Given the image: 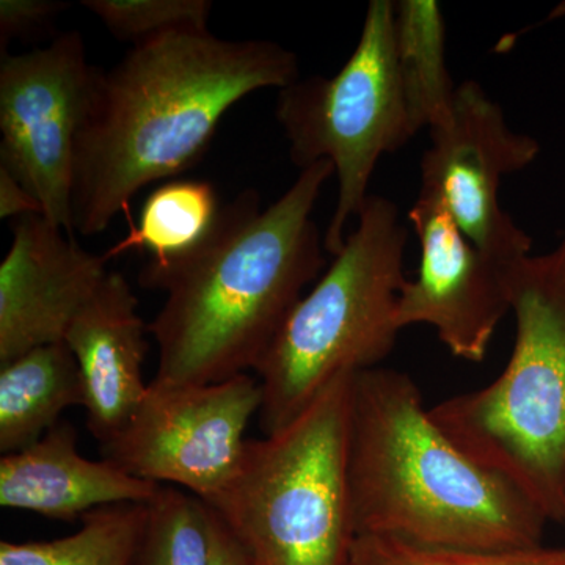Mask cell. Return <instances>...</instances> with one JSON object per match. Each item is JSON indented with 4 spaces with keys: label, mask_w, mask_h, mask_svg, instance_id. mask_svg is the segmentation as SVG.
<instances>
[{
    "label": "cell",
    "mask_w": 565,
    "mask_h": 565,
    "mask_svg": "<svg viewBox=\"0 0 565 565\" xmlns=\"http://www.w3.org/2000/svg\"><path fill=\"white\" fill-rule=\"evenodd\" d=\"M332 174V162L313 163L267 207L247 189L200 243L148 259L139 285L167 296L148 323L159 349L152 381L211 385L256 370L326 267L311 214Z\"/></svg>",
    "instance_id": "6da1fadb"
},
{
    "label": "cell",
    "mask_w": 565,
    "mask_h": 565,
    "mask_svg": "<svg viewBox=\"0 0 565 565\" xmlns=\"http://www.w3.org/2000/svg\"><path fill=\"white\" fill-rule=\"evenodd\" d=\"M300 79L299 58L267 40H223L182 29L139 44L103 70L76 147L73 232L98 236L134 196L188 172L223 115L263 88Z\"/></svg>",
    "instance_id": "7a4b0ae2"
},
{
    "label": "cell",
    "mask_w": 565,
    "mask_h": 565,
    "mask_svg": "<svg viewBox=\"0 0 565 565\" xmlns=\"http://www.w3.org/2000/svg\"><path fill=\"white\" fill-rule=\"evenodd\" d=\"M348 476L356 535L514 552L541 546L548 523L503 476L465 455L414 379L396 370L353 377Z\"/></svg>",
    "instance_id": "3957f363"
},
{
    "label": "cell",
    "mask_w": 565,
    "mask_h": 565,
    "mask_svg": "<svg viewBox=\"0 0 565 565\" xmlns=\"http://www.w3.org/2000/svg\"><path fill=\"white\" fill-rule=\"evenodd\" d=\"M515 344L503 373L430 416L548 522L565 523V230L555 250L504 266Z\"/></svg>",
    "instance_id": "277c9868"
},
{
    "label": "cell",
    "mask_w": 565,
    "mask_h": 565,
    "mask_svg": "<svg viewBox=\"0 0 565 565\" xmlns=\"http://www.w3.org/2000/svg\"><path fill=\"white\" fill-rule=\"evenodd\" d=\"M356 217L343 250L256 366L264 435L294 422L338 375L377 367L396 344L408 232L396 204L381 195L367 196Z\"/></svg>",
    "instance_id": "5b68a950"
},
{
    "label": "cell",
    "mask_w": 565,
    "mask_h": 565,
    "mask_svg": "<svg viewBox=\"0 0 565 565\" xmlns=\"http://www.w3.org/2000/svg\"><path fill=\"white\" fill-rule=\"evenodd\" d=\"M356 373L333 379L288 426L248 440L210 508L253 565H345L355 541L348 456Z\"/></svg>",
    "instance_id": "8992f818"
},
{
    "label": "cell",
    "mask_w": 565,
    "mask_h": 565,
    "mask_svg": "<svg viewBox=\"0 0 565 565\" xmlns=\"http://www.w3.org/2000/svg\"><path fill=\"white\" fill-rule=\"evenodd\" d=\"M277 120L300 172L316 162H332L340 191L323 248L337 256L349 221L370 196L379 159L427 128L405 73L396 2L370 3L359 43L334 76H311L282 88Z\"/></svg>",
    "instance_id": "52a82bcc"
},
{
    "label": "cell",
    "mask_w": 565,
    "mask_h": 565,
    "mask_svg": "<svg viewBox=\"0 0 565 565\" xmlns=\"http://www.w3.org/2000/svg\"><path fill=\"white\" fill-rule=\"evenodd\" d=\"M99 73L77 31L24 54L6 52L0 63V169L13 174L39 200L44 217L71 236L77 140Z\"/></svg>",
    "instance_id": "ba28073f"
},
{
    "label": "cell",
    "mask_w": 565,
    "mask_h": 565,
    "mask_svg": "<svg viewBox=\"0 0 565 565\" xmlns=\"http://www.w3.org/2000/svg\"><path fill=\"white\" fill-rule=\"evenodd\" d=\"M262 405V384L248 374L211 385L152 381L102 452L134 478L182 487L211 504L239 470L245 430Z\"/></svg>",
    "instance_id": "9c48e42d"
},
{
    "label": "cell",
    "mask_w": 565,
    "mask_h": 565,
    "mask_svg": "<svg viewBox=\"0 0 565 565\" xmlns=\"http://www.w3.org/2000/svg\"><path fill=\"white\" fill-rule=\"evenodd\" d=\"M429 136L419 195L440 203L468 241L498 262L530 255L533 241L501 207L500 185L537 159L539 141L512 131L476 81L456 87Z\"/></svg>",
    "instance_id": "30bf717a"
},
{
    "label": "cell",
    "mask_w": 565,
    "mask_h": 565,
    "mask_svg": "<svg viewBox=\"0 0 565 565\" xmlns=\"http://www.w3.org/2000/svg\"><path fill=\"white\" fill-rule=\"evenodd\" d=\"M408 218L422 256L415 280H405L397 297V327H433L457 359L484 362L498 326L511 311L505 263L471 244L429 196H418Z\"/></svg>",
    "instance_id": "8fae6325"
},
{
    "label": "cell",
    "mask_w": 565,
    "mask_h": 565,
    "mask_svg": "<svg viewBox=\"0 0 565 565\" xmlns=\"http://www.w3.org/2000/svg\"><path fill=\"white\" fill-rule=\"evenodd\" d=\"M106 264V256L85 250L44 215L14 221L0 264V364L65 341L110 273Z\"/></svg>",
    "instance_id": "7c38bea8"
},
{
    "label": "cell",
    "mask_w": 565,
    "mask_h": 565,
    "mask_svg": "<svg viewBox=\"0 0 565 565\" xmlns=\"http://www.w3.org/2000/svg\"><path fill=\"white\" fill-rule=\"evenodd\" d=\"M148 333L139 300L120 273L107 274L66 333L79 364L87 427L99 445L120 433L147 392Z\"/></svg>",
    "instance_id": "4fadbf2b"
},
{
    "label": "cell",
    "mask_w": 565,
    "mask_h": 565,
    "mask_svg": "<svg viewBox=\"0 0 565 565\" xmlns=\"http://www.w3.org/2000/svg\"><path fill=\"white\" fill-rule=\"evenodd\" d=\"M159 489L109 460L82 457L76 427L66 422L22 451L0 459V505L61 522L81 520L106 505L148 503Z\"/></svg>",
    "instance_id": "5bb4252c"
},
{
    "label": "cell",
    "mask_w": 565,
    "mask_h": 565,
    "mask_svg": "<svg viewBox=\"0 0 565 565\" xmlns=\"http://www.w3.org/2000/svg\"><path fill=\"white\" fill-rule=\"evenodd\" d=\"M79 364L65 341L0 364V451H22L57 426L66 408L84 407Z\"/></svg>",
    "instance_id": "9a60e30c"
},
{
    "label": "cell",
    "mask_w": 565,
    "mask_h": 565,
    "mask_svg": "<svg viewBox=\"0 0 565 565\" xmlns=\"http://www.w3.org/2000/svg\"><path fill=\"white\" fill-rule=\"evenodd\" d=\"M221 207L211 182H166L148 196L141 207L139 222H129L125 239L115 244L104 256L109 262L131 250L147 252L150 258L180 255L203 239Z\"/></svg>",
    "instance_id": "2e32d148"
},
{
    "label": "cell",
    "mask_w": 565,
    "mask_h": 565,
    "mask_svg": "<svg viewBox=\"0 0 565 565\" xmlns=\"http://www.w3.org/2000/svg\"><path fill=\"white\" fill-rule=\"evenodd\" d=\"M147 503L95 509L74 534L44 542H0V565H126Z\"/></svg>",
    "instance_id": "e0dca14e"
},
{
    "label": "cell",
    "mask_w": 565,
    "mask_h": 565,
    "mask_svg": "<svg viewBox=\"0 0 565 565\" xmlns=\"http://www.w3.org/2000/svg\"><path fill=\"white\" fill-rule=\"evenodd\" d=\"M217 522V514L200 498L161 486L147 503L126 565H210Z\"/></svg>",
    "instance_id": "ac0fdd59"
},
{
    "label": "cell",
    "mask_w": 565,
    "mask_h": 565,
    "mask_svg": "<svg viewBox=\"0 0 565 565\" xmlns=\"http://www.w3.org/2000/svg\"><path fill=\"white\" fill-rule=\"evenodd\" d=\"M345 565H565V546L514 552L445 548L385 535H356Z\"/></svg>",
    "instance_id": "d6986e66"
},
{
    "label": "cell",
    "mask_w": 565,
    "mask_h": 565,
    "mask_svg": "<svg viewBox=\"0 0 565 565\" xmlns=\"http://www.w3.org/2000/svg\"><path fill=\"white\" fill-rule=\"evenodd\" d=\"M117 40L139 44L182 29H207L210 0H82Z\"/></svg>",
    "instance_id": "ffe728a7"
},
{
    "label": "cell",
    "mask_w": 565,
    "mask_h": 565,
    "mask_svg": "<svg viewBox=\"0 0 565 565\" xmlns=\"http://www.w3.org/2000/svg\"><path fill=\"white\" fill-rule=\"evenodd\" d=\"M68 7V3L57 0H0L2 52L11 40L29 39L46 29Z\"/></svg>",
    "instance_id": "44dd1931"
},
{
    "label": "cell",
    "mask_w": 565,
    "mask_h": 565,
    "mask_svg": "<svg viewBox=\"0 0 565 565\" xmlns=\"http://www.w3.org/2000/svg\"><path fill=\"white\" fill-rule=\"evenodd\" d=\"M43 215L39 200L13 174L0 169V217L18 218Z\"/></svg>",
    "instance_id": "7402d4cb"
},
{
    "label": "cell",
    "mask_w": 565,
    "mask_h": 565,
    "mask_svg": "<svg viewBox=\"0 0 565 565\" xmlns=\"http://www.w3.org/2000/svg\"><path fill=\"white\" fill-rule=\"evenodd\" d=\"M217 537L210 565H253L250 557L217 515Z\"/></svg>",
    "instance_id": "603a6c76"
},
{
    "label": "cell",
    "mask_w": 565,
    "mask_h": 565,
    "mask_svg": "<svg viewBox=\"0 0 565 565\" xmlns=\"http://www.w3.org/2000/svg\"><path fill=\"white\" fill-rule=\"evenodd\" d=\"M564 526H565V523H564Z\"/></svg>",
    "instance_id": "cb8c5ba5"
}]
</instances>
